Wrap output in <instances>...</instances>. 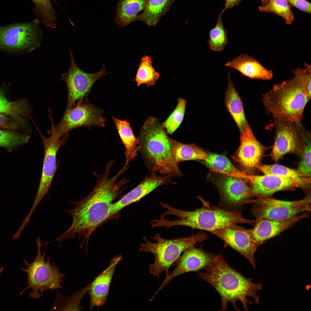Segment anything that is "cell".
<instances>
[{"label": "cell", "mask_w": 311, "mask_h": 311, "mask_svg": "<svg viewBox=\"0 0 311 311\" xmlns=\"http://www.w3.org/2000/svg\"><path fill=\"white\" fill-rule=\"evenodd\" d=\"M217 255L194 246L188 248L177 260L176 268L166 276L163 282L154 294H156L176 277L186 273L198 271L210 265L214 261Z\"/></svg>", "instance_id": "ac0fdd59"}, {"label": "cell", "mask_w": 311, "mask_h": 311, "mask_svg": "<svg viewBox=\"0 0 311 311\" xmlns=\"http://www.w3.org/2000/svg\"><path fill=\"white\" fill-rule=\"evenodd\" d=\"M208 236L207 233L199 232L188 237L169 239L163 238L157 233L151 237L156 241L155 243L149 242L144 237L145 242L141 244L139 251L150 252L153 255L155 261L149 264V269L150 273L159 279L163 271L166 272V276L168 275L170 267L184 251L198 242H202Z\"/></svg>", "instance_id": "8992f818"}, {"label": "cell", "mask_w": 311, "mask_h": 311, "mask_svg": "<svg viewBox=\"0 0 311 311\" xmlns=\"http://www.w3.org/2000/svg\"><path fill=\"white\" fill-rule=\"evenodd\" d=\"M114 162L111 160L102 174L93 172L96 177L94 187L85 198L77 202L70 200L75 207L64 211L71 216L72 223L69 228L53 240L59 242V246L64 240L72 239L76 236H78V240L81 242V247L86 241L87 245L93 232L109 219L113 202L120 194L122 187L129 181L125 177L118 180L119 177L129 168L126 164L115 175L109 178Z\"/></svg>", "instance_id": "6da1fadb"}, {"label": "cell", "mask_w": 311, "mask_h": 311, "mask_svg": "<svg viewBox=\"0 0 311 311\" xmlns=\"http://www.w3.org/2000/svg\"><path fill=\"white\" fill-rule=\"evenodd\" d=\"M168 137L159 120L148 117L138 137L139 151L152 173L180 177L182 173L172 155Z\"/></svg>", "instance_id": "277c9868"}, {"label": "cell", "mask_w": 311, "mask_h": 311, "mask_svg": "<svg viewBox=\"0 0 311 311\" xmlns=\"http://www.w3.org/2000/svg\"><path fill=\"white\" fill-rule=\"evenodd\" d=\"M148 0H119L115 10V23L121 28L135 21L144 10Z\"/></svg>", "instance_id": "d4e9b609"}, {"label": "cell", "mask_w": 311, "mask_h": 311, "mask_svg": "<svg viewBox=\"0 0 311 311\" xmlns=\"http://www.w3.org/2000/svg\"><path fill=\"white\" fill-rule=\"evenodd\" d=\"M3 267H1V268H0V275L1 274L2 272V271H3Z\"/></svg>", "instance_id": "b9f144b4"}, {"label": "cell", "mask_w": 311, "mask_h": 311, "mask_svg": "<svg viewBox=\"0 0 311 311\" xmlns=\"http://www.w3.org/2000/svg\"><path fill=\"white\" fill-rule=\"evenodd\" d=\"M212 170L222 173L241 175L243 172L237 169L225 156L207 153L205 159L201 161Z\"/></svg>", "instance_id": "836d02e7"}, {"label": "cell", "mask_w": 311, "mask_h": 311, "mask_svg": "<svg viewBox=\"0 0 311 311\" xmlns=\"http://www.w3.org/2000/svg\"><path fill=\"white\" fill-rule=\"evenodd\" d=\"M290 79L274 85L263 96L266 111L274 119H281L301 124L305 107L310 100L303 87L297 69Z\"/></svg>", "instance_id": "5b68a950"}, {"label": "cell", "mask_w": 311, "mask_h": 311, "mask_svg": "<svg viewBox=\"0 0 311 311\" xmlns=\"http://www.w3.org/2000/svg\"><path fill=\"white\" fill-rule=\"evenodd\" d=\"M5 88L0 86V114L10 117L18 122L22 128H25L28 119L33 111L27 97L10 101L6 96Z\"/></svg>", "instance_id": "603a6c76"}, {"label": "cell", "mask_w": 311, "mask_h": 311, "mask_svg": "<svg viewBox=\"0 0 311 311\" xmlns=\"http://www.w3.org/2000/svg\"><path fill=\"white\" fill-rule=\"evenodd\" d=\"M228 86L225 92V102L226 107L236 123L240 132L248 125L241 99L228 73Z\"/></svg>", "instance_id": "cb8c5ba5"}, {"label": "cell", "mask_w": 311, "mask_h": 311, "mask_svg": "<svg viewBox=\"0 0 311 311\" xmlns=\"http://www.w3.org/2000/svg\"><path fill=\"white\" fill-rule=\"evenodd\" d=\"M90 284L71 295L64 296L57 291L56 297L51 310L80 311L81 301L84 295L88 292Z\"/></svg>", "instance_id": "f1b7e54d"}, {"label": "cell", "mask_w": 311, "mask_h": 311, "mask_svg": "<svg viewBox=\"0 0 311 311\" xmlns=\"http://www.w3.org/2000/svg\"><path fill=\"white\" fill-rule=\"evenodd\" d=\"M209 232L241 254L256 268L255 254L259 247L250 230L234 224Z\"/></svg>", "instance_id": "9a60e30c"}, {"label": "cell", "mask_w": 311, "mask_h": 311, "mask_svg": "<svg viewBox=\"0 0 311 311\" xmlns=\"http://www.w3.org/2000/svg\"><path fill=\"white\" fill-rule=\"evenodd\" d=\"M71 65L68 71L62 75L60 81L66 84L68 92L67 108L78 102L88 98L92 86L98 79L109 73L105 65L99 72L88 73L81 69L76 65L73 54L69 49Z\"/></svg>", "instance_id": "4fadbf2b"}, {"label": "cell", "mask_w": 311, "mask_h": 311, "mask_svg": "<svg viewBox=\"0 0 311 311\" xmlns=\"http://www.w3.org/2000/svg\"><path fill=\"white\" fill-rule=\"evenodd\" d=\"M159 205L166 211L157 219L158 227L169 228L174 226H184L209 232L234 224L248 223L254 226L256 220L245 218L240 211L229 210L217 206H203L194 211L181 210L167 204Z\"/></svg>", "instance_id": "3957f363"}, {"label": "cell", "mask_w": 311, "mask_h": 311, "mask_svg": "<svg viewBox=\"0 0 311 311\" xmlns=\"http://www.w3.org/2000/svg\"><path fill=\"white\" fill-rule=\"evenodd\" d=\"M204 269V271L198 272V275L219 293L222 310L227 309L228 303L231 302L234 309L239 310L236 303L238 300L244 310L248 311V304L253 303L249 297H252L255 304H259V298L257 292L262 289V284L254 283L252 278L244 277L230 267L221 254L217 255L213 262Z\"/></svg>", "instance_id": "7a4b0ae2"}, {"label": "cell", "mask_w": 311, "mask_h": 311, "mask_svg": "<svg viewBox=\"0 0 311 311\" xmlns=\"http://www.w3.org/2000/svg\"><path fill=\"white\" fill-rule=\"evenodd\" d=\"M31 0L35 3V8L39 14L44 25L55 28V14L50 0Z\"/></svg>", "instance_id": "8d00e7d4"}, {"label": "cell", "mask_w": 311, "mask_h": 311, "mask_svg": "<svg viewBox=\"0 0 311 311\" xmlns=\"http://www.w3.org/2000/svg\"><path fill=\"white\" fill-rule=\"evenodd\" d=\"M22 128L20 125L10 117L0 114V128L17 131Z\"/></svg>", "instance_id": "f35d334b"}, {"label": "cell", "mask_w": 311, "mask_h": 311, "mask_svg": "<svg viewBox=\"0 0 311 311\" xmlns=\"http://www.w3.org/2000/svg\"><path fill=\"white\" fill-rule=\"evenodd\" d=\"M311 137L310 133L307 131L306 134L304 144L301 155V160L297 169L301 173L311 177Z\"/></svg>", "instance_id": "74e56055"}, {"label": "cell", "mask_w": 311, "mask_h": 311, "mask_svg": "<svg viewBox=\"0 0 311 311\" xmlns=\"http://www.w3.org/2000/svg\"><path fill=\"white\" fill-rule=\"evenodd\" d=\"M103 111L89 102L88 98L67 108L60 122L54 125L55 131L60 137L70 131L81 127L88 128L105 126L106 119Z\"/></svg>", "instance_id": "8fae6325"}, {"label": "cell", "mask_w": 311, "mask_h": 311, "mask_svg": "<svg viewBox=\"0 0 311 311\" xmlns=\"http://www.w3.org/2000/svg\"><path fill=\"white\" fill-rule=\"evenodd\" d=\"M37 252L34 260L31 263H28L24 258L23 260L25 268H22V271L26 273L27 286L20 294H22L27 289L31 288L32 292L29 294V297L38 299L42 297L43 292L45 291H57L63 289L61 284L63 282V278L65 274L59 272L58 268L54 263L51 264L50 257L47 260L45 259L46 248L42 253L41 251V243L40 239L38 237L36 240Z\"/></svg>", "instance_id": "52a82bcc"}, {"label": "cell", "mask_w": 311, "mask_h": 311, "mask_svg": "<svg viewBox=\"0 0 311 311\" xmlns=\"http://www.w3.org/2000/svg\"><path fill=\"white\" fill-rule=\"evenodd\" d=\"M243 177L250 184L253 196L270 197L278 191L295 188L307 189L309 187L296 180L272 174L257 175L244 173Z\"/></svg>", "instance_id": "e0dca14e"}, {"label": "cell", "mask_w": 311, "mask_h": 311, "mask_svg": "<svg viewBox=\"0 0 311 311\" xmlns=\"http://www.w3.org/2000/svg\"><path fill=\"white\" fill-rule=\"evenodd\" d=\"M257 169L264 174H272L291 178L309 185L311 183V177L301 173L297 169L290 168L279 164H261Z\"/></svg>", "instance_id": "4dcf8cb0"}, {"label": "cell", "mask_w": 311, "mask_h": 311, "mask_svg": "<svg viewBox=\"0 0 311 311\" xmlns=\"http://www.w3.org/2000/svg\"><path fill=\"white\" fill-rule=\"evenodd\" d=\"M186 101L179 98L175 109L162 125L167 133L172 134L178 128L183 121L186 108Z\"/></svg>", "instance_id": "d590c367"}, {"label": "cell", "mask_w": 311, "mask_h": 311, "mask_svg": "<svg viewBox=\"0 0 311 311\" xmlns=\"http://www.w3.org/2000/svg\"><path fill=\"white\" fill-rule=\"evenodd\" d=\"M223 13L221 11L219 14L215 26L209 31L208 43L209 48L212 51H222L229 42L227 31L224 28L222 22Z\"/></svg>", "instance_id": "d6a6232c"}, {"label": "cell", "mask_w": 311, "mask_h": 311, "mask_svg": "<svg viewBox=\"0 0 311 311\" xmlns=\"http://www.w3.org/2000/svg\"><path fill=\"white\" fill-rule=\"evenodd\" d=\"M172 176H159L153 173L145 177L137 186L125 195L117 202L113 203L109 218L130 204L138 201L157 187L172 183Z\"/></svg>", "instance_id": "d6986e66"}, {"label": "cell", "mask_w": 311, "mask_h": 311, "mask_svg": "<svg viewBox=\"0 0 311 311\" xmlns=\"http://www.w3.org/2000/svg\"><path fill=\"white\" fill-rule=\"evenodd\" d=\"M290 5L306 13L311 14V3L306 0H287Z\"/></svg>", "instance_id": "ab89813d"}, {"label": "cell", "mask_w": 311, "mask_h": 311, "mask_svg": "<svg viewBox=\"0 0 311 311\" xmlns=\"http://www.w3.org/2000/svg\"><path fill=\"white\" fill-rule=\"evenodd\" d=\"M160 76L153 66L151 57L147 55L143 56L135 78L138 86L142 84H145L147 87L153 86Z\"/></svg>", "instance_id": "f546056e"}, {"label": "cell", "mask_w": 311, "mask_h": 311, "mask_svg": "<svg viewBox=\"0 0 311 311\" xmlns=\"http://www.w3.org/2000/svg\"><path fill=\"white\" fill-rule=\"evenodd\" d=\"M266 0H261L262 3H264Z\"/></svg>", "instance_id": "7bdbcfd3"}, {"label": "cell", "mask_w": 311, "mask_h": 311, "mask_svg": "<svg viewBox=\"0 0 311 311\" xmlns=\"http://www.w3.org/2000/svg\"><path fill=\"white\" fill-rule=\"evenodd\" d=\"M240 144L233 158L242 166L246 174H251L261 164L266 147L255 138L249 125L240 133Z\"/></svg>", "instance_id": "2e32d148"}, {"label": "cell", "mask_w": 311, "mask_h": 311, "mask_svg": "<svg viewBox=\"0 0 311 311\" xmlns=\"http://www.w3.org/2000/svg\"><path fill=\"white\" fill-rule=\"evenodd\" d=\"M30 136L17 130L0 128V147L9 151L28 143Z\"/></svg>", "instance_id": "e575fe53"}, {"label": "cell", "mask_w": 311, "mask_h": 311, "mask_svg": "<svg viewBox=\"0 0 311 311\" xmlns=\"http://www.w3.org/2000/svg\"><path fill=\"white\" fill-rule=\"evenodd\" d=\"M260 11L273 13L283 18L286 24H291L294 19L291 5L287 0H266L259 7Z\"/></svg>", "instance_id": "1f68e13d"}, {"label": "cell", "mask_w": 311, "mask_h": 311, "mask_svg": "<svg viewBox=\"0 0 311 311\" xmlns=\"http://www.w3.org/2000/svg\"><path fill=\"white\" fill-rule=\"evenodd\" d=\"M257 197L248 202L253 204L250 211L256 219L285 220L296 217L300 213L311 211L310 194L303 199L294 201L280 200L270 197Z\"/></svg>", "instance_id": "9c48e42d"}, {"label": "cell", "mask_w": 311, "mask_h": 311, "mask_svg": "<svg viewBox=\"0 0 311 311\" xmlns=\"http://www.w3.org/2000/svg\"><path fill=\"white\" fill-rule=\"evenodd\" d=\"M274 120L276 132L269 155L272 159L276 163L288 153L301 155L306 132L301 124L283 119Z\"/></svg>", "instance_id": "7c38bea8"}, {"label": "cell", "mask_w": 311, "mask_h": 311, "mask_svg": "<svg viewBox=\"0 0 311 311\" xmlns=\"http://www.w3.org/2000/svg\"><path fill=\"white\" fill-rule=\"evenodd\" d=\"M310 212L283 220L266 219H256L254 227L250 229L259 247L266 240L289 228L302 219L308 217Z\"/></svg>", "instance_id": "ffe728a7"}, {"label": "cell", "mask_w": 311, "mask_h": 311, "mask_svg": "<svg viewBox=\"0 0 311 311\" xmlns=\"http://www.w3.org/2000/svg\"><path fill=\"white\" fill-rule=\"evenodd\" d=\"M224 66L236 70L249 78L269 80L273 76L272 70L267 69L257 60L246 54H241Z\"/></svg>", "instance_id": "7402d4cb"}, {"label": "cell", "mask_w": 311, "mask_h": 311, "mask_svg": "<svg viewBox=\"0 0 311 311\" xmlns=\"http://www.w3.org/2000/svg\"><path fill=\"white\" fill-rule=\"evenodd\" d=\"M121 255L115 256L109 266L90 283L88 293L90 298V310L105 305L108 295L109 287L117 265L122 260Z\"/></svg>", "instance_id": "44dd1931"}, {"label": "cell", "mask_w": 311, "mask_h": 311, "mask_svg": "<svg viewBox=\"0 0 311 311\" xmlns=\"http://www.w3.org/2000/svg\"><path fill=\"white\" fill-rule=\"evenodd\" d=\"M37 19L24 23L0 26V51L7 54L32 52L41 44L42 33Z\"/></svg>", "instance_id": "ba28073f"}, {"label": "cell", "mask_w": 311, "mask_h": 311, "mask_svg": "<svg viewBox=\"0 0 311 311\" xmlns=\"http://www.w3.org/2000/svg\"><path fill=\"white\" fill-rule=\"evenodd\" d=\"M174 0H148L142 13L138 14L135 21H140L148 26H156L169 10Z\"/></svg>", "instance_id": "4316f807"}, {"label": "cell", "mask_w": 311, "mask_h": 311, "mask_svg": "<svg viewBox=\"0 0 311 311\" xmlns=\"http://www.w3.org/2000/svg\"><path fill=\"white\" fill-rule=\"evenodd\" d=\"M112 118L125 149L126 162H129L136 156L139 151V139L134 136L129 122L113 116Z\"/></svg>", "instance_id": "484cf974"}, {"label": "cell", "mask_w": 311, "mask_h": 311, "mask_svg": "<svg viewBox=\"0 0 311 311\" xmlns=\"http://www.w3.org/2000/svg\"><path fill=\"white\" fill-rule=\"evenodd\" d=\"M172 155L175 162H180L187 160L205 159L207 153L202 148L194 143L184 144L175 140L168 136Z\"/></svg>", "instance_id": "83f0119b"}, {"label": "cell", "mask_w": 311, "mask_h": 311, "mask_svg": "<svg viewBox=\"0 0 311 311\" xmlns=\"http://www.w3.org/2000/svg\"><path fill=\"white\" fill-rule=\"evenodd\" d=\"M51 129L48 131L51 134L49 137H45L35 125L36 129L42 138L43 145L44 158L41 178L34 202L30 212L33 213L45 195H49L50 187L56 169V155L59 149L65 145L69 136L68 132L64 134L60 139L56 133L52 117Z\"/></svg>", "instance_id": "30bf717a"}, {"label": "cell", "mask_w": 311, "mask_h": 311, "mask_svg": "<svg viewBox=\"0 0 311 311\" xmlns=\"http://www.w3.org/2000/svg\"><path fill=\"white\" fill-rule=\"evenodd\" d=\"M242 0H225V7L221 11L223 13L227 9H230L236 5H239Z\"/></svg>", "instance_id": "60d3db41"}, {"label": "cell", "mask_w": 311, "mask_h": 311, "mask_svg": "<svg viewBox=\"0 0 311 311\" xmlns=\"http://www.w3.org/2000/svg\"><path fill=\"white\" fill-rule=\"evenodd\" d=\"M209 179L217 187L221 201L225 205L237 208L248 203L253 196L250 186L242 175L227 174L214 171Z\"/></svg>", "instance_id": "5bb4252c"}]
</instances>
